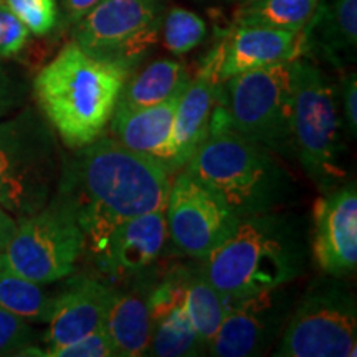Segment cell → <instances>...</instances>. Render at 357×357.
<instances>
[{"label":"cell","mask_w":357,"mask_h":357,"mask_svg":"<svg viewBox=\"0 0 357 357\" xmlns=\"http://www.w3.org/2000/svg\"><path fill=\"white\" fill-rule=\"evenodd\" d=\"M129 71L68 43L35 78L48 124L71 149L88 146L111 121Z\"/></svg>","instance_id":"obj_3"},{"label":"cell","mask_w":357,"mask_h":357,"mask_svg":"<svg viewBox=\"0 0 357 357\" xmlns=\"http://www.w3.org/2000/svg\"><path fill=\"white\" fill-rule=\"evenodd\" d=\"M55 298L40 283L12 273L10 270L0 273V306L26 321L48 323Z\"/></svg>","instance_id":"obj_25"},{"label":"cell","mask_w":357,"mask_h":357,"mask_svg":"<svg viewBox=\"0 0 357 357\" xmlns=\"http://www.w3.org/2000/svg\"><path fill=\"white\" fill-rule=\"evenodd\" d=\"M116 289L93 278H77L55 298L48 324L47 352L105 328ZM45 352V354H47Z\"/></svg>","instance_id":"obj_16"},{"label":"cell","mask_w":357,"mask_h":357,"mask_svg":"<svg viewBox=\"0 0 357 357\" xmlns=\"http://www.w3.org/2000/svg\"><path fill=\"white\" fill-rule=\"evenodd\" d=\"M306 265L300 223L278 211L240 218L229 238L204 260L202 271L225 301L291 283Z\"/></svg>","instance_id":"obj_2"},{"label":"cell","mask_w":357,"mask_h":357,"mask_svg":"<svg viewBox=\"0 0 357 357\" xmlns=\"http://www.w3.org/2000/svg\"><path fill=\"white\" fill-rule=\"evenodd\" d=\"M159 24V0H101L77 24L75 43L113 63Z\"/></svg>","instance_id":"obj_12"},{"label":"cell","mask_w":357,"mask_h":357,"mask_svg":"<svg viewBox=\"0 0 357 357\" xmlns=\"http://www.w3.org/2000/svg\"><path fill=\"white\" fill-rule=\"evenodd\" d=\"M6 3L30 33L42 37L56 25V0H6Z\"/></svg>","instance_id":"obj_27"},{"label":"cell","mask_w":357,"mask_h":357,"mask_svg":"<svg viewBox=\"0 0 357 357\" xmlns=\"http://www.w3.org/2000/svg\"><path fill=\"white\" fill-rule=\"evenodd\" d=\"M162 37L169 52L185 55L207 37V24L195 12L176 7L169 10L162 22Z\"/></svg>","instance_id":"obj_26"},{"label":"cell","mask_w":357,"mask_h":357,"mask_svg":"<svg viewBox=\"0 0 357 357\" xmlns=\"http://www.w3.org/2000/svg\"><path fill=\"white\" fill-rule=\"evenodd\" d=\"M7 270V263H6V257H3V253H0V273L2 271Z\"/></svg>","instance_id":"obj_35"},{"label":"cell","mask_w":357,"mask_h":357,"mask_svg":"<svg viewBox=\"0 0 357 357\" xmlns=\"http://www.w3.org/2000/svg\"><path fill=\"white\" fill-rule=\"evenodd\" d=\"M83 248L84 235L77 199L70 187L60 181L50 202L17 223L3 257L12 273L47 284L68 276Z\"/></svg>","instance_id":"obj_7"},{"label":"cell","mask_w":357,"mask_h":357,"mask_svg":"<svg viewBox=\"0 0 357 357\" xmlns=\"http://www.w3.org/2000/svg\"><path fill=\"white\" fill-rule=\"evenodd\" d=\"M189 82V73L181 61L158 60L137 73L131 82L126 79L114 111L159 105L185 89Z\"/></svg>","instance_id":"obj_21"},{"label":"cell","mask_w":357,"mask_h":357,"mask_svg":"<svg viewBox=\"0 0 357 357\" xmlns=\"http://www.w3.org/2000/svg\"><path fill=\"white\" fill-rule=\"evenodd\" d=\"M223 43L218 73L220 82L252 70L287 63L305 55L303 30L294 32L265 25H236Z\"/></svg>","instance_id":"obj_17"},{"label":"cell","mask_w":357,"mask_h":357,"mask_svg":"<svg viewBox=\"0 0 357 357\" xmlns=\"http://www.w3.org/2000/svg\"><path fill=\"white\" fill-rule=\"evenodd\" d=\"M15 229H17L15 218L0 207V253H3V250L7 248V245L10 242Z\"/></svg>","instance_id":"obj_34"},{"label":"cell","mask_w":357,"mask_h":357,"mask_svg":"<svg viewBox=\"0 0 357 357\" xmlns=\"http://www.w3.org/2000/svg\"><path fill=\"white\" fill-rule=\"evenodd\" d=\"M50 357H118L113 341L102 328L100 331L88 334L78 341L47 352Z\"/></svg>","instance_id":"obj_29"},{"label":"cell","mask_w":357,"mask_h":357,"mask_svg":"<svg viewBox=\"0 0 357 357\" xmlns=\"http://www.w3.org/2000/svg\"><path fill=\"white\" fill-rule=\"evenodd\" d=\"M153 287L154 284L142 283L126 293H116L105 329L113 341L118 357L147 354L153 333L149 303Z\"/></svg>","instance_id":"obj_20"},{"label":"cell","mask_w":357,"mask_h":357,"mask_svg":"<svg viewBox=\"0 0 357 357\" xmlns=\"http://www.w3.org/2000/svg\"><path fill=\"white\" fill-rule=\"evenodd\" d=\"M205 347L192 328L184 305L174 307L153 323L147 354L155 357L199 356Z\"/></svg>","instance_id":"obj_24"},{"label":"cell","mask_w":357,"mask_h":357,"mask_svg":"<svg viewBox=\"0 0 357 357\" xmlns=\"http://www.w3.org/2000/svg\"><path fill=\"white\" fill-rule=\"evenodd\" d=\"M29 35V29L17 19L6 0H0V58L15 56L24 50Z\"/></svg>","instance_id":"obj_30"},{"label":"cell","mask_w":357,"mask_h":357,"mask_svg":"<svg viewBox=\"0 0 357 357\" xmlns=\"http://www.w3.org/2000/svg\"><path fill=\"white\" fill-rule=\"evenodd\" d=\"M342 101H344V114L349 134L356 137L357 132V82L356 75H347L342 82Z\"/></svg>","instance_id":"obj_32"},{"label":"cell","mask_w":357,"mask_h":357,"mask_svg":"<svg viewBox=\"0 0 357 357\" xmlns=\"http://www.w3.org/2000/svg\"><path fill=\"white\" fill-rule=\"evenodd\" d=\"M240 2H242V3H243V2H250V0H240Z\"/></svg>","instance_id":"obj_36"},{"label":"cell","mask_w":357,"mask_h":357,"mask_svg":"<svg viewBox=\"0 0 357 357\" xmlns=\"http://www.w3.org/2000/svg\"><path fill=\"white\" fill-rule=\"evenodd\" d=\"M223 45H217L205 58L197 77L190 79L176 108L166 167L172 174L189 162L208 132V124L220 89Z\"/></svg>","instance_id":"obj_15"},{"label":"cell","mask_w":357,"mask_h":357,"mask_svg":"<svg viewBox=\"0 0 357 357\" xmlns=\"http://www.w3.org/2000/svg\"><path fill=\"white\" fill-rule=\"evenodd\" d=\"M171 174L162 160L109 137L79 147L61 181L77 199L84 247L96 245L116 223L166 211Z\"/></svg>","instance_id":"obj_1"},{"label":"cell","mask_w":357,"mask_h":357,"mask_svg":"<svg viewBox=\"0 0 357 357\" xmlns=\"http://www.w3.org/2000/svg\"><path fill=\"white\" fill-rule=\"evenodd\" d=\"M182 91L176 93L159 105L129 111H114L111 116L109 128L116 141L121 142L128 149L159 159L166 164L174 116H176Z\"/></svg>","instance_id":"obj_18"},{"label":"cell","mask_w":357,"mask_h":357,"mask_svg":"<svg viewBox=\"0 0 357 357\" xmlns=\"http://www.w3.org/2000/svg\"><path fill=\"white\" fill-rule=\"evenodd\" d=\"M101 0H65V12L70 22L78 24L93 7L98 6Z\"/></svg>","instance_id":"obj_33"},{"label":"cell","mask_w":357,"mask_h":357,"mask_svg":"<svg viewBox=\"0 0 357 357\" xmlns=\"http://www.w3.org/2000/svg\"><path fill=\"white\" fill-rule=\"evenodd\" d=\"M312 257L326 276L342 278L357 266V190L344 182L312 207Z\"/></svg>","instance_id":"obj_13"},{"label":"cell","mask_w":357,"mask_h":357,"mask_svg":"<svg viewBox=\"0 0 357 357\" xmlns=\"http://www.w3.org/2000/svg\"><path fill=\"white\" fill-rule=\"evenodd\" d=\"M32 341L33 331L29 321L0 306V356L25 354Z\"/></svg>","instance_id":"obj_28"},{"label":"cell","mask_w":357,"mask_h":357,"mask_svg":"<svg viewBox=\"0 0 357 357\" xmlns=\"http://www.w3.org/2000/svg\"><path fill=\"white\" fill-rule=\"evenodd\" d=\"M167 235L184 255L205 260L238 225L230 207L189 171L172 181L166 205Z\"/></svg>","instance_id":"obj_10"},{"label":"cell","mask_w":357,"mask_h":357,"mask_svg":"<svg viewBox=\"0 0 357 357\" xmlns=\"http://www.w3.org/2000/svg\"><path fill=\"white\" fill-rule=\"evenodd\" d=\"M184 307L200 342L205 349H208L217 331L220 329L223 318H225L227 301L212 287L211 281L204 275L202 268L199 270L189 268Z\"/></svg>","instance_id":"obj_22"},{"label":"cell","mask_w":357,"mask_h":357,"mask_svg":"<svg viewBox=\"0 0 357 357\" xmlns=\"http://www.w3.org/2000/svg\"><path fill=\"white\" fill-rule=\"evenodd\" d=\"M293 146L306 176L323 192L344 184V141L336 89L318 66L305 58L291 61Z\"/></svg>","instance_id":"obj_6"},{"label":"cell","mask_w":357,"mask_h":357,"mask_svg":"<svg viewBox=\"0 0 357 357\" xmlns=\"http://www.w3.org/2000/svg\"><path fill=\"white\" fill-rule=\"evenodd\" d=\"M185 171L220 197L238 218L273 212L293 195V181L271 151L238 134L227 108L212 113L208 132Z\"/></svg>","instance_id":"obj_4"},{"label":"cell","mask_w":357,"mask_h":357,"mask_svg":"<svg viewBox=\"0 0 357 357\" xmlns=\"http://www.w3.org/2000/svg\"><path fill=\"white\" fill-rule=\"evenodd\" d=\"M288 318V298L283 287L227 301L225 318L208 351L218 357L265 354L280 337Z\"/></svg>","instance_id":"obj_11"},{"label":"cell","mask_w":357,"mask_h":357,"mask_svg":"<svg viewBox=\"0 0 357 357\" xmlns=\"http://www.w3.org/2000/svg\"><path fill=\"white\" fill-rule=\"evenodd\" d=\"M60 182L55 134L33 108L0 119V207L15 220L50 202Z\"/></svg>","instance_id":"obj_5"},{"label":"cell","mask_w":357,"mask_h":357,"mask_svg":"<svg viewBox=\"0 0 357 357\" xmlns=\"http://www.w3.org/2000/svg\"><path fill=\"white\" fill-rule=\"evenodd\" d=\"M230 126L268 151L293 147L291 61L235 75L227 79Z\"/></svg>","instance_id":"obj_9"},{"label":"cell","mask_w":357,"mask_h":357,"mask_svg":"<svg viewBox=\"0 0 357 357\" xmlns=\"http://www.w3.org/2000/svg\"><path fill=\"white\" fill-rule=\"evenodd\" d=\"M319 0H250L235 13L236 25H265L300 32L311 20Z\"/></svg>","instance_id":"obj_23"},{"label":"cell","mask_w":357,"mask_h":357,"mask_svg":"<svg viewBox=\"0 0 357 357\" xmlns=\"http://www.w3.org/2000/svg\"><path fill=\"white\" fill-rule=\"evenodd\" d=\"M303 37L305 53L318 50L336 66L349 61L357 47V0H319Z\"/></svg>","instance_id":"obj_19"},{"label":"cell","mask_w":357,"mask_h":357,"mask_svg":"<svg viewBox=\"0 0 357 357\" xmlns=\"http://www.w3.org/2000/svg\"><path fill=\"white\" fill-rule=\"evenodd\" d=\"M25 98L24 84L10 77L0 66V119L6 118L8 113L17 109Z\"/></svg>","instance_id":"obj_31"},{"label":"cell","mask_w":357,"mask_h":357,"mask_svg":"<svg viewBox=\"0 0 357 357\" xmlns=\"http://www.w3.org/2000/svg\"><path fill=\"white\" fill-rule=\"evenodd\" d=\"M357 306L339 278L328 276L307 288L289 316L275 349L278 357H354Z\"/></svg>","instance_id":"obj_8"},{"label":"cell","mask_w":357,"mask_h":357,"mask_svg":"<svg viewBox=\"0 0 357 357\" xmlns=\"http://www.w3.org/2000/svg\"><path fill=\"white\" fill-rule=\"evenodd\" d=\"M167 236L166 211H155L116 223L89 250L102 273L111 278H131L158 260Z\"/></svg>","instance_id":"obj_14"}]
</instances>
